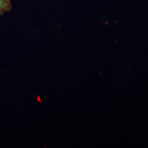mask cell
Here are the masks:
<instances>
[{
  "label": "cell",
  "instance_id": "1",
  "mask_svg": "<svg viewBox=\"0 0 148 148\" xmlns=\"http://www.w3.org/2000/svg\"><path fill=\"white\" fill-rule=\"evenodd\" d=\"M12 8L10 0H0V14L8 12Z\"/></svg>",
  "mask_w": 148,
  "mask_h": 148
}]
</instances>
